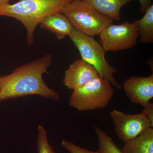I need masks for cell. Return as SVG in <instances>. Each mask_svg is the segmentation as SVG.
Listing matches in <instances>:
<instances>
[{
    "label": "cell",
    "mask_w": 153,
    "mask_h": 153,
    "mask_svg": "<svg viewBox=\"0 0 153 153\" xmlns=\"http://www.w3.org/2000/svg\"><path fill=\"white\" fill-rule=\"evenodd\" d=\"M52 63V55L46 54L0 76V102L31 95L59 101V93L50 88L43 78Z\"/></svg>",
    "instance_id": "obj_1"
},
{
    "label": "cell",
    "mask_w": 153,
    "mask_h": 153,
    "mask_svg": "<svg viewBox=\"0 0 153 153\" xmlns=\"http://www.w3.org/2000/svg\"><path fill=\"white\" fill-rule=\"evenodd\" d=\"M74 0H20L14 4L0 5V16L12 17L19 20L27 31L29 45L34 42V33L44 19L62 13L63 9Z\"/></svg>",
    "instance_id": "obj_2"
},
{
    "label": "cell",
    "mask_w": 153,
    "mask_h": 153,
    "mask_svg": "<svg viewBox=\"0 0 153 153\" xmlns=\"http://www.w3.org/2000/svg\"><path fill=\"white\" fill-rule=\"evenodd\" d=\"M68 37L79 51L81 59L94 67L99 75L112 86L119 90L121 89V85L113 75L117 72V69L105 59L106 51L99 42L93 37L80 33L75 28Z\"/></svg>",
    "instance_id": "obj_3"
},
{
    "label": "cell",
    "mask_w": 153,
    "mask_h": 153,
    "mask_svg": "<svg viewBox=\"0 0 153 153\" xmlns=\"http://www.w3.org/2000/svg\"><path fill=\"white\" fill-rule=\"evenodd\" d=\"M64 14L74 28L87 36L98 35L114 21L82 0H74L63 9Z\"/></svg>",
    "instance_id": "obj_4"
},
{
    "label": "cell",
    "mask_w": 153,
    "mask_h": 153,
    "mask_svg": "<svg viewBox=\"0 0 153 153\" xmlns=\"http://www.w3.org/2000/svg\"><path fill=\"white\" fill-rule=\"evenodd\" d=\"M114 94L112 85L99 76L73 90L69 105L79 111L102 109L107 106Z\"/></svg>",
    "instance_id": "obj_5"
},
{
    "label": "cell",
    "mask_w": 153,
    "mask_h": 153,
    "mask_svg": "<svg viewBox=\"0 0 153 153\" xmlns=\"http://www.w3.org/2000/svg\"><path fill=\"white\" fill-rule=\"evenodd\" d=\"M99 43L107 51H123L133 48L137 41L138 34L133 23L111 24L99 34Z\"/></svg>",
    "instance_id": "obj_6"
},
{
    "label": "cell",
    "mask_w": 153,
    "mask_h": 153,
    "mask_svg": "<svg viewBox=\"0 0 153 153\" xmlns=\"http://www.w3.org/2000/svg\"><path fill=\"white\" fill-rule=\"evenodd\" d=\"M110 116L116 134L124 143L133 139L148 128L153 127V123L142 112L130 114L115 109L111 111Z\"/></svg>",
    "instance_id": "obj_7"
},
{
    "label": "cell",
    "mask_w": 153,
    "mask_h": 153,
    "mask_svg": "<svg viewBox=\"0 0 153 153\" xmlns=\"http://www.w3.org/2000/svg\"><path fill=\"white\" fill-rule=\"evenodd\" d=\"M123 88L131 101L144 107L153 97V74L130 76L124 81Z\"/></svg>",
    "instance_id": "obj_8"
},
{
    "label": "cell",
    "mask_w": 153,
    "mask_h": 153,
    "mask_svg": "<svg viewBox=\"0 0 153 153\" xmlns=\"http://www.w3.org/2000/svg\"><path fill=\"white\" fill-rule=\"evenodd\" d=\"M98 76L96 69L81 59L74 61L65 71L63 83L67 88L74 90Z\"/></svg>",
    "instance_id": "obj_9"
},
{
    "label": "cell",
    "mask_w": 153,
    "mask_h": 153,
    "mask_svg": "<svg viewBox=\"0 0 153 153\" xmlns=\"http://www.w3.org/2000/svg\"><path fill=\"white\" fill-rule=\"evenodd\" d=\"M40 25L42 29L54 33L59 40L70 36L74 28L67 17L62 13L54 14L47 17Z\"/></svg>",
    "instance_id": "obj_10"
},
{
    "label": "cell",
    "mask_w": 153,
    "mask_h": 153,
    "mask_svg": "<svg viewBox=\"0 0 153 153\" xmlns=\"http://www.w3.org/2000/svg\"><path fill=\"white\" fill-rule=\"evenodd\" d=\"M125 143L121 149L122 153H153V128Z\"/></svg>",
    "instance_id": "obj_11"
},
{
    "label": "cell",
    "mask_w": 153,
    "mask_h": 153,
    "mask_svg": "<svg viewBox=\"0 0 153 153\" xmlns=\"http://www.w3.org/2000/svg\"><path fill=\"white\" fill-rule=\"evenodd\" d=\"M113 21H119L121 10L132 0H82Z\"/></svg>",
    "instance_id": "obj_12"
},
{
    "label": "cell",
    "mask_w": 153,
    "mask_h": 153,
    "mask_svg": "<svg viewBox=\"0 0 153 153\" xmlns=\"http://www.w3.org/2000/svg\"><path fill=\"white\" fill-rule=\"evenodd\" d=\"M139 41L143 44L153 43V5L148 8L142 19L133 22Z\"/></svg>",
    "instance_id": "obj_13"
},
{
    "label": "cell",
    "mask_w": 153,
    "mask_h": 153,
    "mask_svg": "<svg viewBox=\"0 0 153 153\" xmlns=\"http://www.w3.org/2000/svg\"><path fill=\"white\" fill-rule=\"evenodd\" d=\"M94 131L98 140L100 153H122L118 146L105 131L94 126Z\"/></svg>",
    "instance_id": "obj_14"
},
{
    "label": "cell",
    "mask_w": 153,
    "mask_h": 153,
    "mask_svg": "<svg viewBox=\"0 0 153 153\" xmlns=\"http://www.w3.org/2000/svg\"><path fill=\"white\" fill-rule=\"evenodd\" d=\"M37 146L38 153H56L50 145L47 132L43 126H38Z\"/></svg>",
    "instance_id": "obj_15"
},
{
    "label": "cell",
    "mask_w": 153,
    "mask_h": 153,
    "mask_svg": "<svg viewBox=\"0 0 153 153\" xmlns=\"http://www.w3.org/2000/svg\"><path fill=\"white\" fill-rule=\"evenodd\" d=\"M61 144L65 150L70 153H100L98 151L96 152L90 151L65 140H62Z\"/></svg>",
    "instance_id": "obj_16"
},
{
    "label": "cell",
    "mask_w": 153,
    "mask_h": 153,
    "mask_svg": "<svg viewBox=\"0 0 153 153\" xmlns=\"http://www.w3.org/2000/svg\"><path fill=\"white\" fill-rule=\"evenodd\" d=\"M143 107L142 112L153 123V103L149 102Z\"/></svg>",
    "instance_id": "obj_17"
},
{
    "label": "cell",
    "mask_w": 153,
    "mask_h": 153,
    "mask_svg": "<svg viewBox=\"0 0 153 153\" xmlns=\"http://www.w3.org/2000/svg\"><path fill=\"white\" fill-rule=\"evenodd\" d=\"M140 4V11L145 13L148 8L152 5V0H139Z\"/></svg>",
    "instance_id": "obj_18"
},
{
    "label": "cell",
    "mask_w": 153,
    "mask_h": 153,
    "mask_svg": "<svg viewBox=\"0 0 153 153\" xmlns=\"http://www.w3.org/2000/svg\"><path fill=\"white\" fill-rule=\"evenodd\" d=\"M10 0H0V5L10 4Z\"/></svg>",
    "instance_id": "obj_19"
}]
</instances>
